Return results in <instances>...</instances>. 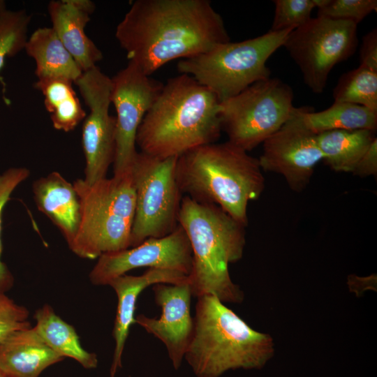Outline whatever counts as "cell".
<instances>
[{"label": "cell", "mask_w": 377, "mask_h": 377, "mask_svg": "<svg viewBox=\"0 0 377 377\" xmlns=\"http://www.w3.org/2000/svg\"><path fill=\"white\" fill-rule=\"evenodd\" d=\"M30 170L24 167H11L0 174V292L10 288L14 278L7 265L2 261V214L6 204L16 188L29 178Z\"/></svg>", "instance_id": "27"}, {"label": "cell", "mask_w": 377, "mask_h": 377, "mask_svg": "<svg viewBox=\"0 0 377 377\" xmlns=\"http://www.w3.org/2000/svg\"><path fill=\"white\" fill-rule=\"evenodd\" d=\"M115 38L129 61L149 76L169 61L230 41L208 0H136L117 26Z\"/></svg>", "instance_id": "1"}, {"label": "cell", "mask_w": 377, "mask_h": 377, "mask_svg": "<svg viewBox=\"0 0 377 377\" xmlns=\"http://www.w3.org/2000/svg\"><path fill=\"white\" fill-rule=\"evenodd\" d=\"M63 360L33 327L17 331L0 342V371L6 377H38Z\"/></svg>", "instance_id": "19"}, {"label": "cell", "mask_w": 377, "mask_h": 377, "mask_svg": "<svg viewBox=\"0 0 377 377\" xmlns=\"http://www.w3.org/2000/svg\"><path fill=\"white\" fill-rule=\"evenodd\" d=\"M359 177L377 174V138H376L355 165L353 172Z\"/></svg>", "instance_id": "32"}, {"label": "cell", "mask_w": 377, "mask_h": 377, "mask_svg": "<svg viewBox=\"0 0 377 377\" xmlns=\"http://www.w3.org/2000/svg\"><path fill=\"white\" fill-rule=\"evenodd\" d=\"M176 179L182 194L216 205L245 227L248 204L265 188L258 158L228 141L200 146L179 156Z\"/></svg>", "instance_id": "3"}, {"label": "cell", "mask_w": 377, "mask_h": 377, "mask_svg": "<svg viewBox=\"0 0 377 377\" xmlns=\"http://www.w3.org/2000/svg\"><path fill=\"white\" fill-rule=\"evenodd\" d=\"M34 319V329L53 351L64 358H73L85 369L97 367L96 354L82 348L74 327L58 316L50 306L46 304L38 309Z\"/></svg>", "instance_id": "21"}, {"label": "cell", "mask_w": 377, "mask_h": 377, "mask_svg": "<svg viewBox=\"0 0 377 377\" xmlns=\"http://www.w3.org/2000/svg\"><path fill=\"white\" fill-rule=\"evenodd\" d=\"M301 117L306 128L315 134L332 130L375 132L377 128V111L349 103L334 102L320 112L302 107Z\"/></svg>", "instance_id": "23"}, {"label": "cell", "mask_w": 377, "mask_h": 377, "mask_svg": "<svg viewBox=\"0 0 377 377\" xmlns=\"http://www.w3.org/2000/svg\"><path fill=\"white\" fill-rule=\"evenodd\" d=\"M32 192L38 209L59 230L70 246L81 218L80 198L73 184L53 171L36 179Z\"/></svg>", "instance_id": "18"}, {"label": "cell", "mask_w": 377, "mask_h": 377, "mask_svg": "<svg viewBox=\"0 0 377 377\" xmlns=\"http://www.w3.org/2000/svg\"><path fill=\"white\" fill-rule=\"evenodd\" d=\"M293 101L291 87L281 80L258 81L220 102L221 128L229 142L248 152L289 119Z\"/></svg>", "instance_id": "8"}, {"label": "cell", "mask_w": 377, "mask_h": 377, "mask_svg": "<svg viewBox=\"0 0 377 377\" xmlns=\"http://www.w3.org/2000/svg\"><path fill=\"white\" fill-rule=\"evenodd\" d=\"M178 224L192 251L188 276L192 294L216 297L222 302L239 303L244 294L230 276V263L240 260L246 244L245 226L214 204L182 197Z\"/></svg>", "instance_id": "4"}, {"label": "cell", "mask_w": 377, "mask_h": 377, "mask_svg": "<svg viewBox=\"0 0 377 377\" xmlns=\"http://www.w3.org/2000/svg\"><path fill=\"white\" fill-rule=\"evenodd\" d=\"M95 9L89 0L51 1L47 5L52 28L82 72L103 59L102 52L84 31Z\"/></svg>", "instance_id": "16"}, {"label": "cell", "mask_w": 377, "mask_h": 377, "mask_svg": "<svg viewBox=\"0 0 377 377\" xmlns=\"http://www.w3.org/2000/svg\"><path fill=\"white\" fill-rule=\"evenodd\" d=\"M360 65L377 72V30L374 29L362 38L360 51Z\"/></svg>", "instance_id": "31"}, {"label": "cell", "mask_w": 377, "mask_h": 377, "mask_svg": "<svg viewBox=\"0 0 377 377\" xmlns=\"http://www.w3.org/2000/svg\"><path fill=\"white\" fill-rule=\"evenodd\" d=\"M302 108H295L289 119L263 142L258 161L262 170L281 175L297 192L309 183L316 165L323 160L317 134L306 128Z\"/></svg>", "instance_id": "13"}, {"label": "cell", "mask_w": 377, "mask_h": 377, "mask_svg": "<svg viewBox=\"0 0 377 377\" xmlns=\"http://www.w3.org/2000/svg\"><path fill=\"white\" fill-rule=\"evenodd\" d=\"M188 275L182 272L161 268H148L140 276L124 274L112 280L108 285L117 293L118 302L113 328L115 348L111 367L114 377L121 367V355L129 329L135 323V310L139 295L148 286L156 283L180 284L188 283Z\"/></svg>", "instance_id": "17"}, {"label": "cell", "mask_w": 377, "mask_h": 377, "mask_svg": "<svg viewBox=\"0 0 377 377\" xmlns=\"http://www.w3.org/2000/svg\"><path fill=\"white\" fill-rule=\"evenodd\" d=\"M267 334L251 328L216 297H198L184 358L197 377H219L237 369H260L274 355Z\"/></svg>", "instance_id": "5"}, {"label": "cell", "mask_w": 377, "mask_h": 377, "mask_svg": "<svg viewBox=\"0 0 377 377\" xmlns=\"http://www.w3.org/2000/svg\"><path fill=\"white\" fill-rule=\"evenodd\" d=\"M357 44L356 24L317 16L293 29L283 46L299 67L305 84L313 93L321 94L332 69L351 57Z\"/></svg>", "instance_id": "10"}, {"label": "cell", "mask_w": 377, "mask_h": 377, "mask_svg": "<svg viewBox=\"0 0 377 377\" xmlns=\"http://www.w3.org/2000/svg\"><path fill=\"white\" fill-rule=\"evenodd\" d=\"M369 130H332L317 134L323 161L334 171L353 172L376 138Z\"/></svg>", "instance_id": "22"}, {"label": "cell", "mask_w": 377, "mask_h": 377, "mask_svg": "<svg viewBox=\"0 0 377 377\" xmlns=\"http://www.w3.org/2000/svg\"><path fill=\"white\" fill-rule=\"evenodd\" d=\"M177 160L138 151L131 168L135 209L130 247L149 238L166 236L179 225L182 193L176 179Z\"/></svg>", "instance_id": "9"}, {"label": "cell", "mask_w": 377, "mask_h": 377, "mask_svg": "<svg viewBox=\"0 0 377 377\" xmlns=\"http://www.w3.org/2000/svg\"><path fill=\"white\" fill-rule=\"evenodd\" d=\"M293 29L269 30L253 38L228 41L196 56L181 59L177 70L193 77L223 101L250 85L270 77L266 63Z\"/></svg>", "instance_id": "7"}, {"label": "cell", "mask_w": 377, "mask_h": 377, "mask_svg": "<svg viewBox=\"0 0 377 377\" xmlns=\"http://www.w3.org/2000/svg\"><path fill=\"white\" fill-rule=\"evenodd\" d=\"M6 10V3L4 1L0 0V13Z\"/></svg>", "instance_id": "33"}, {"label": "cell", "mask_w": 377, "mask_h": 377, "mask_svg": "<svg viewBox=\"0 0 377 377\" xmlns=\"http://www.w3.org/2000/svg\"><path fill=\"white\" fill-rule=\"evenodd\" d=\"M192 263L189 240L178 225L166 236L149 238L131 249L102 254L91 269L89 279L94 285H108L127 272L145 267L175 270L189 276Z\"/></svg>", "instance_id": "14"}, {"label": "cell", "mask_w": 377, "mask_h": 377, "mask_svg": "<svg viewBox=\"0 0 377 377\" xmlns=\"http://www.w3.org/2000/svg\"><path fill=\"white\" fill-rule=\"evenodd\" d=\"M220 102L190 75L169 79L138 128L140 151L161 158H178L215 142L222 130Z\"/></svg>", "instance_id": "2"}, {"label": "cell", "mask_w": 377, "mask_h": 377, "mask_svg": "<svg viewBox=\"0 0 377 377\" xmlns=\"http://www.w3.org/2000/svg\"><path fill=\"white\" fill-rule=\"evenodd\" d=\"M0 377H6V376L0 371Z\"/></svg>", "instance_id": "34"}, {"label": "cell", "mask_w": 377, "mask_h": 377, "mask_svg": "<svg viewBox=\"0 0 377 377\" xmlns=\"http://www.w3.org/2000/svg\"><path fill=\"white\" fill-rule=\"evenodd\" d=\"M275 8L271 31L295 29L311 18L314 0H274Z\"/></svg>", "instance_id": "29"}, {"label": "cell", "mask_w": 377, "mask_h": 377, "mask_svg": "<svg viewBox=\"0 0 377 377\" xmlns=\"http://www.w3.org/2000/svg\"><path fill=\"white\" fill-rule=\"evenodd\" d=\"M334 102L349 103L377 111V72L360 66L343 74L333 90Z\"/></svg>", "instance_id": "25"}, {"label": "cell", "mask_w": 377, "mask_h": 377, "mask_svg": "<svg viewBox=\"0 0 377 377\" xmlns=\"http://www.w3.org/2000/svg\"><path fill=\"white\" fill-rule=\"evenodd\" d=\"M152 290L155 302L161 308V316L155 318L140 314L135 317V323L163 343L174 368L178 369L193 330L191 287L189 283H160L154 285Z\"/></svg>", "instance_id": "15"}, {"label": "cell", "mask_w": 377, "mask_h": 377, "mask_svg": "<svg viewBox=\"0 0 377 377\" xmlns=\"http://www.w3.org/2000/svg\"><path fill=\"white\" fill-rule=\"evenodd\" d=\"M111 80V103L117 113L113 175H120L131 168L138 153V128L163 84L145 74L131 61Z\"/></svg>", "instance_id": "12"}, {"label": "cell", "mask_w": 377, "mask_h": 377, "mask_svg": "<svg viewBox=\"0 0 377 377\" xmlns=\"http://www.w3.org/2000/svg\"><path fill=\"white\" fill-rule=\"evenodd\" d=\"M31 21V15L24 9L0 13V70L7 57L24 50Z\"/></svg>", "instance_id": "26"}, {"label": "cell", "mask_w": 377, "mask_h": 377, "mask_svg": "<svg viewBox=\"0 0 377 377\" xmlns=\"http://www.w3.org/2000/svg\"><path fill=\"white\" fill-rule=\"evenodd\" d=\"M73 83L64 78L51 77L38 79L34 84L43 95L53 127L64 132L73 131L86 117Z\"/></svg>", "instance_id": "24"}, {"label": "cell", "mask_w": 377, "mask_h": 377, "mask_svg": "<svg viewBox=\"0 0 377 377\" xmlns=\"http://www.w3.org/2000/svg\"><path fill=\"white\" fill-rule=\"evenodd\" d=\"M73 184L80 198L81 218L70 249L80 258L95 259L129 248L135 209L131 170L91 184L83 179Z\"/></svg>", "instance_id": "6"}, {"label": "cell", "mask_w": 377, "mask_h": 377, "mask_svg": "<svg viewBox=\"0 0 377 377\" xmlns=\"http://www.w3.org/2000/svg\"><path fill=\"white\" fill-rule=\"evenodd\" d=\"M89 109L84 119L82 145L85 158L84 182L106 178L116 149V119L109 113L112 80L96 66L82 73L75 82Z\"/></svg>", "instance_id": "11"}, {"label": "cell", "mask_w": 377, "mask_h": 377, "mask_svg": "<svg viewBox=\"0 0 377 377\" xmlns=\"http://www.w3.org/2000/svg\"><path fill=\"white\" fill-rule=\"evenodd\" d=\"M28 316L24 306L0 292V342L17 331L31 327Z\"/></svg>", "instance_id": "30"}, {"label": "cell", "mask_w": 377, "mask_h": 377, "mask_svg": "<svg viewBox=\"0 0 377 377\" xmlns=\"http://www.w3.org/2000/svg\"><path fill=\"white\" fill-rule=\"evenodd\" d=\"M24 50L35 61L38 79L61 77L75 83L83 73L52 27L36 29Z\"/></svg>", "instance_id": "20"}, {"label": "cell", "mask_w": 377, "mask_h": 377, "mask_svg": "<svg viewBox=\"0 0 377 377\" xmlns=\"http://www.w3.org/2000/svg\"><path fill=\"white\" fill-rule=\"evenodd\" d=\"M318 17L352 22L357 25L377 9L376 0H314Z\"/></svg>", "instance_id": "28"}]
</instances>
